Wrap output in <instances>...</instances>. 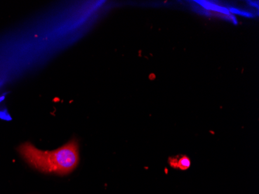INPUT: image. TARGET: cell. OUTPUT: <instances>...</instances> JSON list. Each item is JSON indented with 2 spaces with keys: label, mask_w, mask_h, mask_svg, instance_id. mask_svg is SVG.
<instances>
[{
  "label": "cell",
  "mask_w": 259,
  "mask_h": 194,
  "mask_svg": "<svg viewBox=\"0 0 259 194\" xmlns=\"http://www.w3.org/2000/svg\"><path fill=\"white\" fill-rule=\"evenodd\" d=\"M168 163L174 169H178L181 170L188 169L191 165V161L186 155L171 157L168 159Z\"/></svg>",
  "instance_id": "cell-2"
},
{
  "label": "cell",
  "mask_w": 259,
  "mask_h": 194,
  "mask_svg": "<svg viewBox=\"0 0 259 194\" xmlns=\"http://www.w3.org/2000/svg\"><path fill=\"white\" fill-rule=\"evenodd\" d=\"M19 152L30 166L44 173L68 175L79 162V145L76 140H72L53 151H42L27 142L20 146Z\"/></svg>",
  "instance_id": "cell-1"
}]
</instances>
